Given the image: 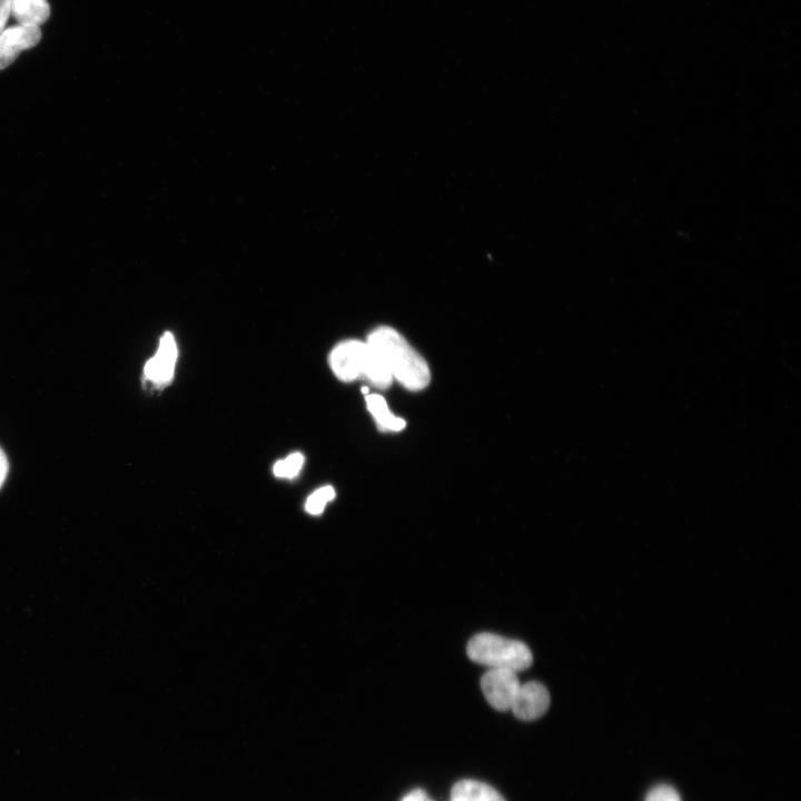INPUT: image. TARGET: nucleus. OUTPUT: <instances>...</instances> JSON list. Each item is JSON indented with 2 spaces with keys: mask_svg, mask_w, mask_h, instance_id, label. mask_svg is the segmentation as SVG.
I'll return each mask as SVG.
<instances>
[{
  "mask_svg": "<svg viewBox=\"0 0 801 801\" xmlns=\"http://www.w3.org/2000/svg\"><path fill=\"white\" fill-rule=\"evenodd\" d=\"M466 652L472 661L490 669L518 672L530 668L533 661L532 653L524 643L493 633L473 636Z\"/></svg>",
  "mask_w": 801,
  "mask_h": 801,
  "instance_id": "nucleus-3",
  "label": "nucleus"
},
{
  "mask_svg": "<svg viewBox=\"0 0 801 801\" xmlns=\"http://www.w3.org/2000/svg\"><path fill=\"white\" fill-rule=\"evenodd\" d=\"M11 14L18 24L40 26L50 16L47 0H11Z\"/></svg>",
  "mask_w": 801,
  "mask_h": 801,
  "instance_id": "nucleus-8",
  "label": "nucleus"
},
{
  "mask_svg": "<svg viewBox=\"0 0 801 801\" xmlns=\"http://www.w3.org/2000/svg\"><path fill=\"white\" fill-rule=\"evenodd\" d=\"M177 360V345L171 333L166 332L159 342L157 353L145 365L147 379L155 384H164L171 379Z\"/></svg>",
  "mask_w": 801,
  "mask_h": 801,
  "instance_id": "nucleus-7",
  "label": "nucleus"
},
{
  "mask_svg": "<svg viewBox=\"0 0 801 801\" xmlns=\"http://www.w3.org/2000/svg\"><path fill=\"white\" fill-rule=\"evenodd\" d=\"M335 497L332 486H324L315 491L307 500L305 508L309 514L318 515L323 512L327 502Z\"/></svg>",
  "mask_w": 801,
  "mask_h": 801,
  "instance_id": "nucleus-12",
  "label": "nucleus"
},
{
  "mask_svg": "<svg viewBox=\"0 0 801 801\" xmlns=\"http://www.w3.org/2000/svg\"><path fill=\"white\" fill-rule=\"evenodd\" d=\"M451 801H505L491 785L467 779L458 781L452 789Z\"/></svg>",
  "mask_w": 801,
  "mask_h": 801,
  "instance_id": "nucleus-9",
  "label": "nucleus"
},
{
  "mask_svg": "<svg viewBox=\"0 0 801 801\" xmlns=\"http://www.w3.org/2000/svg\"><path fill=\"white\" fill-rule=\"evenodd\" d=\"M41 39L39 26L14 24L0 33V70L10 66L22 50L33 48Z\"/></svg>",
  "mask_w": 801,
  "mask_h": 801,
  "instance_id": "nucleus-5",
  "label": "nucleus"
},
{
  "mask_svg": "<svg viewBox=\"0 0 801 801\" xmlns=\"http://www.w3.org/2000/svg\"><path fill=\"white\" fill-rule=\"evenodd\" d=\"M366 405L380 429L399 432L405 427V421L390 413L383 396L378 394L367 395Z\"/></svg>",
  "mask_w": 801,
  "mask_h": 801,
  "instance_id": "nucleus-10",
  "label": "nucleus"
},
{
  "mask_svg": "<svg viewBox=\"0 0 801 801\" xmlns=\"http://www.w3.org/2000/svg\"><path fill=\"white\" fill-rule=\"evenodd\" d=\"M329 364L334 374L343 382L365 377L377 388L384 389L393 380L385 363L367 342H342L332 350Z\"/></svg>",
  "mask_w": 801,
  "mask_h": 801,
  "instance_id": "nucleus-2",
  "label": "nucleus"
},
{
  "mask_svg": "<svg viewBox=\"0 0 801 801\" xmlns=\"http://www.w3.org/2000/svg\"><path fill=\"white\" fill-rule=\"evenodd\" d=\"M8 469H9V464H8L7 456H6L4 452L2 451V448L0 447V488L7 478Z\"/></svg>",
  "mask_w": 801,
  "mask_h": 801,
  "instance_id": "nucleus-15",
  "label": "nucleus"
},
{
  "mask_svg": "<svg viewBox=\"0 0 801 801\" xmlns=\"http://www.w3.org/2000/svg\"><path fill=\"white\" fill-rule=\"evenodd\" d=\"M521 683L515 671L490 669L481 680L485 699L495 710H511Z\"/></svg>",
  "mask_w": 801,
  "mask_h": 801,
  "instance_id": "nucleus-4",
  "label": "nucleus"
},
{
  "mask_svg": "<svg viewBox=\"0 0 801 801\" xmlns=\"http://www.w3.org/2000/svg\"><path fill=\"white\" fill-rule=\"evenodd\" d=\"M378 354L393 378L409 390L424 389L431 382V372L424 358L394 328H375L366 340Z\"/></svg>",
  "mask_w": 801,
  "mask_h": 801,
  "instance_id": "nucleus-1",
  "label": "nucleus"
},
{
  "mask_svg": "<svg viewBox=\"0 0 801 801\" xmlns=\"http://www.w3.org/2000/svg\"><path fill=\"white\" fill-rule=\"evenodd\" d=\"M10 14L11 0H0V33L6 29Z\"/></svg>",
  "mask_w": 801,
  "mask_h": 801,
  "instance_id": "nucleus-14",
  "label": "nucleus"
},
{
  "mask_svg": "<svg viewBox=\"0 0 801 801\" xmlns=\"http://www.w3.org/2000/svg\"><path fill=\"white\" fill-rule=\"evenodd\" d=\"M550 706L547 689L535 681L521 684L511 710L514 715L524 721L541 718Z\"/></svg>",
  "mask_w": 801,
  "mask_h": 801,
  "instance_id": "nucleus-6",
  "label": "nucleus"
},
{
  "mask_svg": "<svg viewBox=\"0 0 801 801\" xmlns=\"http://www.w3.org/2000/svg\"><path fill=\"white\" fill-rule=\"evenodd\" d=\"M303 464L304 456L300 453H293L274 465V474L278 477L293 478L299 473Z\"/></svg>",
  "mask_w": 801,
  "mask_h": 801,
  "instance_id": "nucleus-11",
  "label": "nucleus"
},
{
  "mask_svg": "<svg viewBox=\"0 0 801 801\" xmlns=\"http://www.w3.org/2000/svg\"><path fill=\"white\" fill-rule=\"evenodd\" d=\"M645 801H681V799L674 788L661 784L649 792Z\"/></svg>",
  "mask_w": 801,
  "mask_h": 801,
  "instance_id": "nucleus-13",
  "label": "nucleus"
}]
</instances>
